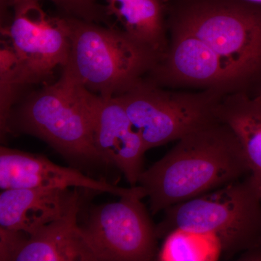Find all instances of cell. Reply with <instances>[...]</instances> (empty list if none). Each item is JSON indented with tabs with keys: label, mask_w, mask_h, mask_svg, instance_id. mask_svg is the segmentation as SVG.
<instances>
[{
	"label": "cell",
	"mask_w": 261,
	"mask_h": 261,
	"mask_svg": "<svg viewBox=\"0 0 261 261\" xmlns=\"http://www.w3.org/2000/svg\"><path fill=\"white\" fill-rule=\"evenodd\" d=\"M106 9L123 30L162 56L165 36L161 0H106Z\"/></svg>",
	"instance_id": "9a60e30c"
},
{
	"label": "cell",
	"mask_w": 261,
	"mask_h": 261,
	"mask_svg": "<svg viewBox=\"0 0 261 261\" xmlns=\"http://www.w3.org/2000/svg\"><path fill=\"white\" fill-rule=\"evenodd\" d=\"M158 238L176 230L213 239L223 254L250 252L261 240V199L248 180L228 184L166 209Z\"/></svg>",
	"instance_id": "277c9868"
},
{
	"label": "cell",
	"mask_w": 261,
	"mask_h": 261,
	"mask_svg": "<svg viewBox=\"0 0 261 261\" xmlns=\"http://www.w3.org/2000/svg\"><path fill=\"white\" fill-rule=\"evenodd\" d=\"M178 30L205 43L242 76L261 68V15L239 7L205 5L184 15Z\"/></svg>",
	"instance_id": "ba28073f"
},
{
	"label": "cell",
	"mask_w": 261,
	"mask_h": 261,
	"mask_svg": "<svg viewBox=\"0 0 261 261\" xmlns=\"http://www.w3.org/2000/svg\"><path fill=\"white\" fill-rule=\"evenodd\" d=\"M70 51L64 68L92 93L118 97L142 82L161 54L123 29L68 17Z\"/></svg>",
	"instance_id": "3957f363"
},
{
	"label": "cell",
	"mask_w": 261,
	"mask_h": 261,
	"mask_svg": "<svg viewBox=\"0 0 261 261\" xmlns=\"http://www.w3.org/2000/svg\"><path fill=\"white\" fill-rule=\"evenodd\" d=\"M97 98L63 68L56 82L44 84L12 110L8 133L37 137L73 163H103L94 143Z\"/></svg>",
	"instance_id": "7a4b0ae2"
},
{
	"label": "cell",
	"mask_w": 261,
	"mask_h": 261,
	"mask_svg": "<svg viewBox=\"0 0 261 261\" xmlns=\"http://www.w3.org/2000/svg\"><path fill=\"white\" fill-rule=\"evenodd\" d=\"M252 2H256V3H261V0H250Z\"/></svg>",
	"instance_id": "ffe728a7"
},
{
	"label": "cell",
	"mask_w": 261,
	"mask_h": 261,
	"mask_svg": "<svg viewBox=\"0 0 261 261\" xmlns=\"http://www.w3.org/2000/svg\"><path fill=\"white\" fill-rule=\"evenodd\" d=\"M216 116L238 137L249 168L247 179L261 199V102L245 94H231L222 98Z\"/></svg>",
	"instance_id": "5bb4252c"
},
{
	"label": "cell",
	"mask_w": 261,
	"mask_h": 261,
	"mask_svg": "<svg viewBox=\"0 0 261 261\" xmlns=\"http://www.w3.org/2000/svg\"><path fill=\"white\" fill-rule=\"evenodd\" d=\"M21 188L0 195V228L32 233L82 210L78 189Z\"/></svg>",
	"instance_id": "7c38bea8"
},
{
	"label": "cell",
	"mask_w": 261,
	"mask_h": 261,
	"mask_svg": "<svg viewBox=\"0 0 261 261\" xmlns=\"http://www.w3.org/2000/svg\"><path fill=\"white\" fill-rule=\"evenodd\" d=\"M8 0H1L5 3ZM41 1V0H39ZM68 15V17L82 19L86 21L104 23L111 25V18L108 15L106 7L97 4L95 0H49Z\"/></svg>",
	"instance_id": "e0dca14e"
},
{
	"label": "cell",
	"mask_w": 261,
	"mask_h": 261,
	"mask_svg": "<svg viewBox=\"0 0 261 261\" xmlns=\"http://www.w3.org/2000/svg\"><path fill=\"white\" fill-rule=\"evenodd\" d=\"M94 136L103 163L116 166L130 186H137L147 150L118 97L97 95Z\"/></svg>",
	"instance_id": "8fae6325"
},
{
	"label": "cell",
	"mask_w": 261,
	"mask_h": 261,
	"mask_svg": "<svg viewBox=\"0 0 261 261\" xmlns=\"http://www.w3.org/2000/svg\"><path fill=\"white\" fill-rule=\"evenodd\" d=\"M0 188H77L129 197L145 191L140 185L130 188L116 186L105 179H94L75 168L62 167L45 156L0 148Z\"/></svg>",
	"instance_id": "9c48e42d"
},
{
	"label": "cell",
	"mask_w": 261,
	"mask_h": 261,
	"mask_svg": "<svg viewBox=\"0 0 261 261\" xmlns=\"http://www.w3.org/2000/svg\"><path fill=\"white\" fill-rule=\"evenodd\" d=\"M118 98L147 150L180 140L217 120L219 92L179 93L163 90L154 83L137 84Z\"/></svg>",
	"instance_id": "5b68a950"
},
{
	"label": "cell",
	"mask_w": 261,
	"mask_h": 261,
	"mask_svg": "<svg viewBox=\"0 0 261 261\" xmlns=\"http://www.w3.org/2000/svg\"><path fill=\"white\" fill-rule=\"evenodd\" d=\"M254 98H255V99H256V100L259 101V102H261V89L260 92H259V93L257 94V95L255 96V97Z\"/></svg>",
	"instance_id": "d6986e66"
},
{
	"label": "cell",
	"mask_w": 261,
	"mask_h": 261,
	"mask_svg": "<svg viewBox=\"0 0 261 261\" xmlns=\"http://www.w3.org/2000/svg\"><path fill=\"white\" fill-rule=\"evenodd\" d=\"M248 173L238 137L217 119L178 140L164 157L142 172L138 185L145 189L151 212L156 214Z\"/></svg>",
	"instance_id": "6da1fadb"
},
{
	"label": "cell",
	"mask_w": 261,
	"mask_h": 261,
	"mask_svg": "<svg viewBox=\"0 0 261 261\" xmlns=\"http://www.w3.org/2000/svg\"><path fill=\"white\" fill-rule=\"evenodd\" d=\"M158 80L167 77L200 85L224 83L243 77L231 63L190 33L178 30L164 65L152 70Z\"/></svg>",
	"instance_id": "4fadbf2b"
},
{
	"label": "cell",
	"mask_w": 261,
	"mask_h": 261,
	"mask_svg": "<svg viewBox=\"0 0 261 261\" xmlns=\"http://www.w3.org/2000/svg\"><path fill=\"white\" fill-rule=\"evenodd\" d=\"M254 256H255V258L256 259V260H261V241L260 245H259L256 250H255Z\"/></svg>",
	"instance_id": "ac0fdd59"
},
{
	"label": "cell",
	"mask_w": 261,
	"mask_h": 261,
	"mask_svg": "<svg viewBox=\"0 0 261 261\" xmlns=\"http://www.w3.org/2000/svg\"><path fill=\"white\" fill-rule=\"evenodd\" d=\"M81 211L32 233L0 228V260L97 261L79 225Z\"/></svg>",
	"instance_id": "30bf717a"
},
{
	"label": "cell",
	"mask_w": 261,
	"mask_h": 261,
	"mask_svg": "<svg viewBox=\"0 0 261 261\" xmlns=\"http://www.w3.org/2000/svg\"><path fill=\"white\" fill-rule=\"evenodd\" d=\"M222 254L219 244L204 236L176 230L165 238L158 260H214Z\"/></svg>",
	"instance_id": "2e32d148"
},
{
	"label": "cell",
	"mask_w": 261,
	"mask_h": 261,
	"mask_svg": "<svg viewBox=\"0 0 261 261\" xmlns=\"http://www.w3.org/2000/svg\"><path fill=\"white\" fill-rule=\"evenodd\" d=\"M144 191L92 207L80 225L97 261H149L157 258L156 228L142 200Z\"/></svg>",
	"instance_id": "52a82bcc"
},
{
	"label": "cell",
	"mask_w": 261,
	"mask_h": 261,
	"mask_svg": "<svg viewBox=\"0 0 261 261\" xmlns=\"http://www.w3.org/2000/svg\"><path fill=\"white\" fill-rule=\"evenodd\" d=\"M39 0H8L3 8L12 10L9 25L2 27L17 61L20 89L29 84L50 82L55 70L67 65L70 51L68 17L51 16Z\"/></svg>",
	"instance_id": "8992f818"
}]
</instances>
